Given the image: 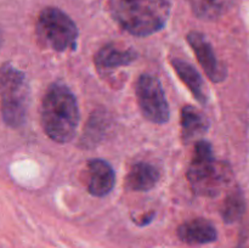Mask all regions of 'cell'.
<instances>
[{"label": "cell", "instance_id": "obj_8", "mask_svg": "<svg viewBox=\"0 0 249 248\" xmlns=\"http://www.w3.org/2000/svg\"><path fill=\"white\" fill-rule=\"evenodd\" d=\"M116 173L108 162L91 159L88 163V190L92 196L104 197L113 190Z\"/></svg>", "mask_w": 249, "mask_h": 248}, {"label": "cell", "instance_id": "obj_12", "mask_svg": "<svg viewBox=\"0 0 249 248\" xmlns=\"http://www.w3.org/2000/svg\"><path fill=\"white\" fill-rule=\"evenodd\" d=\"M160 180V172L150 163L140 162L133 165L126 177V186L133 191H148Z\"/></svg>", "mask_w": 249, "mask_h": 248}, {"label": "cell", "instance_id": "obj_10", "mask_svg": "<svg viewBox=\"0 0 249 248\" xmlns=\"http://www.w3.org/2000/svg\"><path fill=\"white\" fill-rule=\"evenodd\" d=\"M136 57L138 53L133 49H121L113 44H108L97 51L94 61L100 71H112L114 68L130 65Z\"/></svg>", "mask_w": 249, "mask_h": 248}, {"label": "cell", "instance_id": "obj_5", "mask_svg": "<svg viewBox=\"0 0 249 248\" xmlns=\"http://www.w3.org/2000/svg\"><path fill=\"white\" fill-rule=\"evenodd\" d=\"M36 34L46 48L57 53L75 50L78 28L73 19L57 7H45L36 21Z\"/></svg>", "mask_w": 249, "mask_h": 248}, {"label": "cell", "instance_id": "obj_1", "mask_svg": "<svg viewBox=\"0 0 249 248\" xmlns=\"http://www.w3.org/2000/svg\"><path fill=\"white\" fill-rule=\"evenodd\" d=\"M41 124L53 141L68 142L73 139L79 124L77 99L70 88L61 83L50 85L41 105Z\"/></svg>", "mask_w": 249, "mask_h": 248}, {"label": "cell", "instance_id": "obj_4", "mask_svg": "<svg viewBox=\"0 0 249 248\" xmlns=\"http://www.w3.org/2000/svg\"><path fill=\"white\" fill-rule=\"evenodd\" d=\"M1 116L10 128H19L26 122L29 87L26 74L11 65L0 67Z\"/></svg>", "mask_w": 249, "mask_h": 248}, {"label": "cell", "instance_id": "obj_15", "mask_svg": "<svg viewBox=\"0 0 249 248\" xmlns=\"http://www.w3.org/2000/svg\"><path fill=\"white\" fill-rule=\"evenodd\" d=\"M192 10L199 18L213 19L226 10L229 0H189Z\"/></svg>", "mask_w": 249, "mask_h": 248}, {"label": "cell", "instance_id": "obj_2", "mask_svg": "<svg viewBox=\"0 0 249 248\" xmlns=\"http://www.w3.org/2000/svg\"><path fill=\"white\" fill-rule=\"evenodd\" d=\"M117 23L128 33L147 36L164 28L172 0H108Z\"/></svg>", "mask_w": 249, "mask_h": 248}, {"label": "cell", "instance_id": "obj_11", "mask_svg": "<svg viewBox=\"0 0 249 248\" xmlns=\"http://www.w3.org/2000/svg\"><path fill=\"white\" fill-rule=\"evenodd\" d=\"M172 66L180 79L185 83V85L192 92L195 99L201 104H207L208 97H207V92L204 90V83L196 68L186 61L180 60V58H173Z\"/></svg>", "mask_w": 249, "mask_h": 248}, {"label": "cell", "instance_id": "obj_9", "mask_svg": "<svg viewBox=\"0 0 249 248\" xmlns=\"http://www.w3.org/2000/svg\"><path fill=\"white\" fill-rule=\"evenodd\" d=\"M178 236L187 245H207L218 238V232L211 221L197 218L181 224L178 229Z\"/></svg>", "mask_w": 249, "mask_h": 248}, {"label": "cell", "instance_id": "obj_17", "mask_svg": "<svg viewBox=\"0 0 249 248\" xmlns=\"http://www.w3.org/2000/svg\"><path fill=\"white\" fill-rule=\"evenodd\" d=\"M1 41H2V38H1V32H0V48H1Z\"/></svg>", "mask_w": 249, "mask_h": 248}, {"label": "cell", "instance_id": "obj_14", "mask_svg": "<svg viewBox=\"0 0 249 248\" xmlns=\"http://www.w3.org/2000/svg\"><path fill=\"white\" fill-rule=\"evenodd\" d=\"M246 212V201L241 191H233L229 195L221 207V216L228 224L240 220Z\"/></svg>", "mask_w": 249, "mask_h": 248}, {"label": "cell", "instance_id": "obj_16", "mask_svg": "<svg viewBox=\"0 0 249 248\" xmlns=\"http://www.w3.org/2000/svg\"><path fill=\"white\" fill-rule=\"evenodd\" d=\"M105 117L96 114V116H92L91 119L88 123V129L87 133L84 135V141L87 142V145L90 143H94L99 140L102 136V133L105 131Z\"/></svg>", "mask_w": 249, "mask_h": 248}, {"label": "cell", "instance_id": "obj_7", "mask_svg": "<svg viewBox=\"0 0 249 248\" xmlns=\"http://www.w3.org/2000/svg\"><path fill=\"white\" fill-rule=\"evenodd\" d=\"M187 41L209 79L214 83L223 82L228 73L226 67L216 58L213 46L206 36L199 32H190L187 34Z\"/></svg>", "mask_w": 249, "mask_h": 248}, {"label": "cell", "instance_id": "obj_6", "mask_svg": "<svg viewBox=\"0 0 249 248\" xmlns=\"http://www.w3.org/2000/svg\"><path fill=\"white\" fill-rule=\"evenodd\" d=\"M139 107L147 121L164 124L169 121L170 109L160 82L150 74H142L136 83Z\"/></svg>", "mask_w": 249, "mask_h": 248}, {"label": "cell", "instance_id": "obj_3", "mask_svg": "<svg viewBox=\"0 0 249 248\" xmlns=\"http://www.w3.org/2000/svg\"><path fill=\"white\" fill-rule=\"evenodd\" d=\"M231 168L214 158L213 148L208 141H198L194 157L187 169V180L192 190L201 196H215L231 179Z\"/></svg>", "mask_w": 249, "mask_h": 248}, {"label": "cell", "instance_id": "obj_13", "mask_svg": "<svg viewBox=\"0 0 249 248\" xmlns=\"http://www.w3.org/2000/svg\"><path fill=\"white\" fill-rule=\"evenodd\" d=\"M209 128V122L202 112L194 106H185L181 109L182 138L190 141L196 136L206 133Z\"/></svg>", "mask_w": 249, "mask_h": 248}]
</instances>
